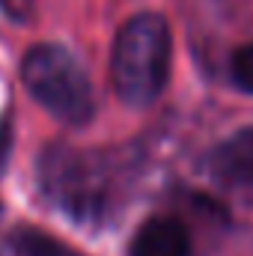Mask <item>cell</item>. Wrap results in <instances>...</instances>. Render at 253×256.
Returning <instances> with one entry per match:
<instances>
[{"instance_id":"cell-1","label":"cell","mask_w":253,"mask_h":256,"mask_svg":"<svg viewBox=\"0 0 253 256\" xmlns=\"http://www.w3.org/2000/svg\"><path fill=\"white\" fill-rule=\"evenodd\" d=\"M173 36L158 12L131 15L120 27L110 51V84L128 108H149L170 80Z\"/></svg>"},{"instance_id":"cell-2","label":"cell","mask_w":253,"mask_h":256,"mask_svg":"<svg viewBox=\"0 0 253 256\" xmlns=\"http://www.w3.org/2000/svg\"><path fill=\"white\" fill-rule=\"evenodd\" d=\"M21 80L30 98L66 126H86L96 114L90 74L63 45H33L21 60Z\"/></svg>"},{"instance_id":"cell-3","label":"cell","mask_w":253,"mask_h":256,"mask_svg":"<svg viewBox=\"0 0 253 256\" xmlns=\"http://www.w3.org/2000/svg\"><path fill=\"white\" fill-rule=\"evenodd\" d=\"M39 179L45 196L80 224L104 212V188L98 170L84 152H74L68 146H51L39 161Z\"/></svg>"},{"instance_id":"cell-4","label":"cell","mask_w":253,"mask_h":256,"mask_svg":"<svg viewBox=\"0 0 253 256\" xmlns=\"http://www.w3.org/2000/svg\"><path fill=\"white\" fill-rule=\"evenodd\" d=\"M206 173L230 191H253V128H242L206 155Z\"/></svg>"},{"instance_id":"cell-5","label":"cell","mask_w":253,"mask_h":256,"mask_svg":"<svg viewBox=\"0 0 253 256\" xmlns=\"http://www.w3.org/2000/svg\"><path fill=\"white\" fill-rule=\"evenodd\" d=\"M128 256H190V236L176 218H152L134 232Z\"/></svg>"},{"instance_id":"cell-6","label":"cell","mask_w":253,"mask_h":256,"mask_svg":"<svg viewBox=\"0 0 253 256\" xmlns=\"http://www.w3.org/2000/svg\"><path fill=\"white\" fill-rule=\"evenodd\" d=\"M12 254L15 256H78L72 248H66L63 242H57L48 232H39L33 226H21L18 232H12L9 238Z\"/></svg>"},{"instance_id":"cell-7","label":"cell","mask_w":253,"mask_h":256,"mask_svg":"<svg viewBox=\"0 0 253 256\" xmlns=\"http://www.w3.org/2000/svg\"><path fill=\"white\" fill-rule=\"evenodd\" d=\"M232 78L242 90H248L253 96V42L250 45H242L236 54H232Z\"/></svg>"},{"instance_id":"cell-8","label":"cell","mask_w":253,"mask_h":256,"mask_svg":"<svg viewBox=\"0 0 253 256\" xmlns=\"http://www.w3.org/2000/svg\"><path fill=\"white\" fill-rule=\"evenodd\" d=\"M0 3H6V6H15V3H18V0H0Z\"/></svg>"}]
</instances>
